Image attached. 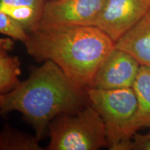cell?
<instances>
[{
  "mask_svg": "<svg viewBox=\"0 0 150 150\" xmlns=\"http://www.w3.org/2000/svg\"><path fill=\"white\" fill-rule=\"evenodd\" d=\"M39 140L36 136H30L9 126H5L0 135V149L42 150Z\"/></svg>",
  "mask_w": 150,
  "mask_h": 150,
  "instance_id": "7c38bea8",
  "label": "cell"
},
{
  "mask_svg": "<svg viewBox=\"0 0 150 150\" xmlns=\"http://www.w3.org/2000/svg\"><path fill=\"white\" fill-rule=\"evenodd\" d=\"M129 150H150V131L145 134L136 133L131 139Z\"/></svg>",
  "mask_w": 150,
  "mask_h": 150,
  "instance_id": "5bb4252c",
  "label": "cell"
},
{
  "mask_svg": "<svg viewBox=\"0 0 150 150\" xmlns=\"http://www.w3.org/2000/svg\"><path fill=\"white\" fill-rule=\"evenodd\" d=\"M8 50L0 48V93H7L16 88L20 81V61L17 56L8 54Z\"/></svg>",
  "mask_w": 150,
  "mask_h": 150,
  "instance_id": "8fae6325",
  "label": "cell"
},
{
  "mask_svg": "<svg viewBox=\"0 0 150 150\" xmlns=\"http://www.w3.org/2000/svg\"><path fill=\"white\" fill-rule=\"evenodd\" d=\"M115 47L128 52L140 65L150 67V9L115 42Z\"/></svg>",
  "mask_w": 150,
  "mask_h": 150,
  "instance_id": "ba28073f",
  "label": "cell"
},
{
  "mask_svg": "<svg viewBox=\"0 0 150 150\" xmlns=\"http://www.w3.org/2000/svg\"><path fill=\"white\" fill-rule=\"evenodd\" d=\"M0 32L16 40L25 43L30 34L18 20L0 11Z\"/></svg>",
  "mask_w": 150,
  "mask_h": 150,
  "instance_id": "4fadbf2b",
  "label": "cell"
},
{
  "mask_svg": "<svg viewBox=\"0 0 150 150\" xmlns=\"http://www.w3.org/2000/svg\"><path fill=\"white\" fill-rule=\"evenodd\" d=\"M88 99L104 121L110 150H129L134 129L137 99L133 88L86 89Z\"/></svg>",
  "mask_w": 150,
  "mask_h": 150,
  "instance_id": "3957f363",
  "label": "cell"
},
{
  "mask_svg": "<svg viewBox=\"0 0 150 150\" xmlns=\"http://www.w3.org/2000/svg\"><path fill=\"white\" fill-rule=\"evenodd\" d=\"M47 0H0V11L18 20L31 33L38 29Z\"/></svg>",
  "mask_w": 150,
  "mask_h": 150,
  "instance_id": "9c48e42d",
  "label": "cell"
},
{
  "mask_svg": "<svg viewBox=\"0 0 150 150\" xmlns=\"http://www.w3.org/2000/svg\"><path fill=\"white\" fill-rule=\"evenodd\" d=\"M132 88L137 99L134 120L137 132L140 129L150 128V67L141 65Z\"/></svg>",
  "mask_w": 150,
  "mask_h": 150,
  "instance_id": "30bf717a",
  "label": "cell"
},
{
  "mask_svg": "<svg viewBox=\"0 0 150 150\" xmlns=\"http://www.w3.org/2000/svg\"><path fill=\"white\" fill-rule=\"evenodd\" d=\"M150 9V0H106L94 26L116 42Z\"/></svg>",
  "mask_w": 150,
  "mask_h": 150,
  "instance_id": "8992f818",
  "label": "cell"
},
{
  "mask_svg": "<svg viewBox=\"0 0 150 150\" xmlns=\"http://www.w3.org/2000/svg\"><path fill=\"white\" fill-rule=\"evenodd\" d=\"M140 66L130 54L115 47L99 66L90 88L100 90L132 88Z\"/></svg>",
  "mask_w": 150,
  "mask_h": 150,
  "instance_id": "52a82bcc",
  "label": "cell"
},
{
  "mask_svg": "<svg viewBox=\"0 0 150 150\" xmlns=\"http://www.w3.org/2000/svg\"><path fill=\"white\" fill-rule=\"evenodd\" d=\"M48 150H97L108 147L106 127L92 105L61 114L49 125Z\"/></svg>",
  "mask_w": 150,
  "mask_h": 150,
  "instance_id": "277c9868",
  "label": "cell"
},
{
  "mask_svg": "<svg viewBox=\"0 0 150 150\" xmlns=\"http://www.w3.org/2000/svg\"><path fill=\"white\" fill-rule=\"evenodd\" d=\"M105 1L48 0L38 29L94 26Z\"/></svg>",
  "mask_w": 150,
  "mask_h": 150,
  "instance_id": "5b68a950",
  "label": "cell"
},
{
  "mask_svg": "<svg viewBox=\"0 0 150 150\" xmlns=\"http://www.w3.org/2000/svg\"><path fill=\"white\" fill-rule=\"evenodd\" d=\"M24 44L36 61L54 62L73 83L86 90L115 42L99 28L84 26L39 28Z\"/></svg>",
  "mask_w": 150,
  "mask_h": 150,
  "instance_id": "6da1fadb",
  "label": "cell"
},
{
  "mask_svg": "<svg viewBox=\"0 0 150 150\" xmlns=\"http://www.w3.org/2000/svg\"><path fill=\"white\" fill-rule=\"evenodd\" d=\"M85 89L74 84L56 63L45 61L16 88L0 96L1 113L21 112L42 138L54 118L84 107Z\"/></svg>",
  "mask_w": 150,
  "mask_h": 150,
  "instance_id": "7a4b0ae2",
  "label": "cell"
}]
</instances>
